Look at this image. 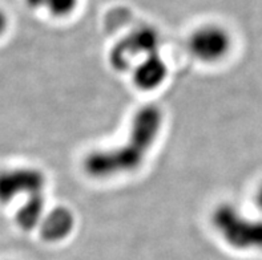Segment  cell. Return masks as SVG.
Here are the masks:
<instances>
[{"label": "cell", "mask_w": 262, "mask_h": 260, "mask_svg": "<svg viewBox=\"0 0 262 260\" xmlns=\"http://www.w3.org/2000/svg\"><path fill=\"white\" fill-rule=\"evenodd\" d=\"M190 56L200 63L212 65L229 56L233 48L232 33L219 23H205L190 32L186 40Z\"/></svg>", "instance_id": "277c9868"}, {"label": "cell", "mask_w": 262, "mask_h": 260, "mask_svg": "<svg viewBox=\"0 0 262 260\" xmlns=\"http://www.w3.org/2000/svg\"><path fill=\"white\" fill-rule=\"evenodd\" d=\"M8 30V16L3 10H0V37Z\"/></svg>", "instance_id": "30bf717a"}, {"label": "cell", "mask_w": 262, "mask_h": 260, "mask_svg": "<svg viewBox=\"0 0 262 260\" xmlns=\"http://www.w3.org/2000/svg\"><path fill=\"white\" fill-rule=\"evenodd\" d=\"M47 211V195L30 198L21 202L15 211L16 226L27 232L37 230Z\"/></svg>", "instance_id": "ba28073f"}, {"label": "cell", "mask_w": 262, "mask_h": 260, "mask_svg": "<svg viewBox=\"0 0 262 260\" xmlns=\"http://www.w3.org/2000/svg\"><path fill=\"white\" fill-rule=\"evenodd\" d=\"M129 75L132 84L137 89L144 92H150L159 89L165 83L169 75V68L160 52L141 60L130 70Z\"/></svg>", "instance_id": "8992f818"}, {"label": "cell", "mask_w": 262, "mask_h": 260, "mask_svg": "<svg viewBox=\"0 0 262 260\" xmlns=\"http://www.w3.org/2000/svg\"><path fill=\"white\" fill-rule=\"evenodd\" d=\"M161 37L155 27L140 26L120 39L110 52V63L117 72L129 73L145 57L160 53Z\"/></svg>", "instance_id": "3957f363"}, {"label": "cell", "mask_w": 262, "mask_h": 260, "mask_svg": "<svg viewBox=\"0 0 262 260\" xmlns=\"http://www.w3.org/2000/svg\"><path fill=\"white\" fill-rule=\"evenodd\" d=\"M163 126L164 114L159 106L137 109L121 144L91 152L83 161L84 173L96 181H108L137 172L156 146Z\"/></svg>", "instance_id": "6da1fadb"}, {"label": "cell", "mask_w": 262, "mask_h": 260, "mask_svg": "<svg viewBox=\"0 0 262 260\" xmlns=\"http://www.w3.org/2000/svg\"><path fill=\"white\" fill-rule=\"evenodd\" d=\"M75 227V215L68 207L60 206L48 210L44 215L39 228L40 237L46 242L56 243L63 241L73 231Z\"/></svg>", "instance_id": "52a82bcc"}, {"label": "cell", "mask_w": 262, "mask_h": 260, "mask_svg": "<svg viewBox=\"0 0 262 260\" xmlns=\"http://www.w3.org/2000/svg\"><path fill=\"white\" fill-rule=\"evenodd\" d=\"M210 223L229 247L238 251L262 250V218L246 215L237 204L220 203L212 211Z\"/></svg>", "instance_id": "7a4b0ae2"}, {"label": "cell", "mask_w": 262, "mask_h": 260, "mask_svg": "<svg viewBox=\"0 0 262 260\" xmlns=\"http://www.w3.org/2000/svg\"><path fill=\"white\" fill-rule=\"evenodd\" d=\"M79 2L80 0H44L43 11L50 13L52 17L64 19L76 11Z\"/></svg>", "instance_id": "9c48e42d"}, {"label": "cell", "mask_w": 262, "mask_h": 260, "mask_svg": "<svg viewBox=\"0 0 262 260\" xmlns=\"http://www.w3.org/2000/svg\"><path fill=\"white\" fill-rule=\"evenodd\" d=\"M256 202L258 204V207L262 210V183L259 184L258 188H257V193H256Z\"/></svg>", "instance_id": "8fae6325"}, {"label": "cell", "mask_w": 262, "mask_h": 260, "mask_svg": "<svg viewBox=\"0 0 262 260\" xmlns=\"http://www.w3.org/2000/svg\"><path fill=\"white\" fill-rule=\"evenodd\" d=\"M48 179L35 166H16L0 170V204L20 203L37 195H46Z\"/></svg>", "instance_id": "5b68a950"}]
</instances>
